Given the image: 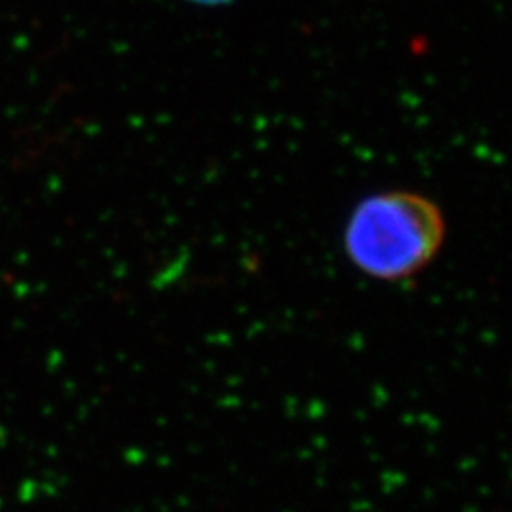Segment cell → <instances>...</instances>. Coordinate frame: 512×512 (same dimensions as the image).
Returning a JSON list of instances; mask_svg holds the SVG:
<instances>
[{"instance_id":"6da1fadb","label":"cell","mask_w":512,"mask_h":512,"mask_svg":"<svg viewBox=\"0 0 512 512\" xmlns=\"http://www.w3.org/2000/svg\"><path fill=\"white\" fill-rule=\"evenodd\" d=\"M446 220L431 198L385 190L355 205L344 247L349 262L372 279L399 283L421 274L440 253Z\"/></svg>"},{"instance_id":"7a4b0ae2","label":"cell","mask_w":512,"mask_h":512,"mask_svg":"<svg viewBox=\"0 0 512 512\" xmlns=\"http://www.w3.org/2000/svg\"><path fill=\"white\" fill-rule=\"evenodd\" d=\"M200 2H220V0H200Z\"/></svg>"}]
</instances>
